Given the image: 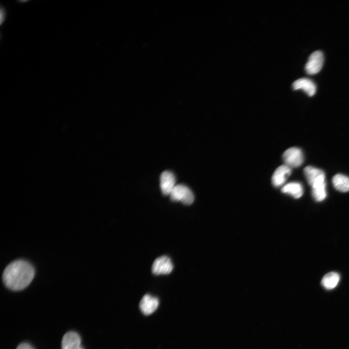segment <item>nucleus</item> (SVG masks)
Segmentation results:
<instances>
[{
	"mask_svg": "<svg viewBox=\"0 0 349 349\" xmlns=\"http://www.w3.org/2000/svg\"><path fill=\"white\" fill-rule=\"evenodd\" d=\"M35 274L33 266L28 261L17 260L10 263L4 270L2 280L9 289L19 291L26 288Z\"/></svg>",
	"mask_w": 349,
	"mask_h": 349,
	"instance_id": "nucleus-1",
	"label": "nucleus"
},
{
	"mask_svg": "<svg viewBox=\"0 0 349 349\" xmlns=\"http://www.w3.org/2000/svg\"><path fill=\"white\" fill-rule=\"evenodd\" d=\"M170 196L173 201L180 202L186 205H191L194 199L191 190L187 186L183 184L176 185Z\"/></svg>",
	"mask_w": 349,
	"mask_h": 349,
	"instance_id": "nucleus-2",
	"label": "nucleus"
},
{
	"mask_svg": "<svg viewBox=\"0 0 349 349\" xmlns=\"http://www.w3.org/2000/svg\"><path fill=\"white\" fill-rule=\"evenodd\" d=\"M283 158L286 165L290 168L299 167L303 161L302 151L301 149L295 147L286 150L283 153Z\"/></svg>",
	"mask_w": 349,
	"mask_h": 349,
	"instance_id": "nucleus-3",
	"label": "nucleus"
},
{
	"mask_svg": "<svg viewBox=\"0 0 349 349\" xmlns=\"http://www.w3.org/2000/svg\"><path fill=\"white\" fill-rule=\"evenodd\" d=\"M324 62L323 53L320 50L313 52L309 57L305 66L306 72L310 75L316 74L321 69Z\"/></svg>",
	"mask_w": 349,
	"mask_h": 349,
	"instance_id": "nucleus-4",
	"label": "nucleus"
},
{
	"mask_svg": "<svg viewBox=\"0 0 349 349\" xmlns=\"http://www.w3.org/2000/svg\"><path fill=\"white\" fill-rule=\"evenodd\" d=\"M173 269L171 259L163 255L156 259L152 266V271L155 275L168 274Z\"/></svg>",
	"mask_w": 349,
	"mask_h": 349,
	"instance_id": "nucleus-5",
	"label": "nucleus"
},
{
	"mask_svg": "<svg viewBox=\"0 0 349 349\" xmlns=\"http://www.w3.org/2000/svg\"><path fill=\"white\" fill-rule=\"evenodd\" d=\"M305 176L311 187L325 182V175L324 172L318 168L308 166L303 170Z\"/></svg>",
	"mask_w": 349,
	"mask_h": 349,
	"instance_id": "nucleus-6",
	"label": "nucleus"
},
{
	"mask_svg": "<svg viewBox=\"0 0 349 349\" xmlns=\"http://www.w3.org/2000/svg\"><path fill=\"white\" fill-rule=\"evenodd\" d=\"M159 304V299L150 294H145L140 302V308L145 315H149L154 313Z\"/></svg>",
	"mask_w": 349,
	"mask_h": 349,
	"instance_id": "nucleus-7",
	"label": "nucleus"
},
{
	"mask_svg": "<svg viewBox=\"0 0 349 349\" xmlns=\"http://www.w3.org/2000/svg\"><path fill=\"white\" fill-rule=\"evenodd\" d=\"M291 173V168L285 164L278 167L271 177L272 185L275 187L283 186Z\"/></svg>",
	"mask_w": 349,
	"mask_h": 349,
	"instance_id": "nucleus-8",
	"label": "nucleus"
},
{
	"mask_svg": "<svg viewBox=\"0 0 349 349\" xmlns=\"http://www.w3.org/2000/svg\"><path fill=\"white\" fill-rule=\"evenodd\" d=\"M175 185V176L171 172L165 171L161 173L160 187L163 194L170 195Z\"/></svg>",
	"mask_w": 349,
	"mask_h": 349,
	"instance_id": "nucleus-9",
	"label": "nucleus"
},
{
	"mask_svg": "<svg viewBox=\"0 0 349 349\" xmlns=\"http://www.w3.org/2000/svg\"><path fill=\"white\" fill-rule=\"evenodd\" d=\"M294 90H302L308 95L312 96L316 92V86L313 81L307 78H301L292 84Z\"/></svg>",
	"mask_w": 349,
	"mask_h": 349,
	"instance_id": "nucleus-10",
	"label": "nucleus"
},
{
	"mask_svg": "<svg viewBox=\"0 0 349 349\" xmlns=\"http://www.w3.org/2000/svg\"><path fill=\"white\" fill-rule=\"evenodd\" d=\"M81 347V339L76 332L66 333L62 340V349H77Z\"/></svg>",
	"mask_w": 349,
	"mask_h": 349,
	"instance_id": "nucleus-11",
	"label": "nucleus"
},
{
	"mask_svg": "<svg viewBox=\"0 0 349 349\" xmlns=\"http://www.w3.org/2000/svg\"><path fill=\"white\" fill-rule=\"evenodd\" d=\"M281 191L283 193L289 194L295 198H299L303 194V190L301 183L292 182L284 186Z\"/></svg>",
	"mask_w": 349,
	"mask_h": 349,
	"instance_id": "nucleus-12",
	"label": "nucleus"
},
{
	"mask_svg": "<svg viewBox=\"0 0 349 349\" xmlns=\"http://www.w3.org/2000/svg\"><path fill=\"white\" fill-rule=\"evenodd\" d=\"M332 182L334 187L341 192L349 191V177L342 174H336L333 176Z\"/></svg>",
	"mask_w": 349,
	"mask_h": 349,
	"instance_id": "nucleus-13",
	"label": "nucleus"
},
{
	"mask_svg": "<svg viewBox=\"0 0 349 349\" xmlns=\"http://www.w3.org/2000/svg\"><path fill=\"white\" fill-rule=\"evenodd\" d=\"M340 280L338 273L331 272L326 274L322 279L321 284L327 289H332L338 284Z\"/></svg>",
	"mask_w": 349,
	"mask_h": 349,
	"instance_id": "nucleus-14",
	"label": "nucleus"
},
{
	"mask_svg": "<svg viewBox=\"0 0 349 349\" xmlns=\"http://www.w3.org/2000/svg\"><path fill=\"white\" fill-rule=\"evenodd\" d=\"M326 182L312 187V194L314 199L317 202L323 201L326 197Z\"/></svg>",
	"mask_w": 349,
	"mask_h": 349,
	"instance_id": "nucleus-15",
	"label": "nucleus"
},
{
	"mask_svg": "<svg viewBox=\"0 0 349 349\" xmlns=\"http://www.w3.org/2000/svg\"><path fill=\"white\" fill-rule=\"evenodd\" d=\"M6 8L0 4V25L1 26L5 21L7 16Z\"/></svg>",
	"mask_w": 349,
	"mask_h": 349,
	"instance_id": "nucleus-16",
	"label": "nucleus"
},
{
	"mask_svg": "<svg viewBox=\"0 0 349 349\" xmlns=\"http://www.w3.org/2000/svg\"><path fill=\"white\" fill-rule=\"evenodd\" d=\"M16 349H34L32 347L27 343L20 344L16 348Z\"/></svg>",
	"mask_w": 349,
	"mask_h": 349,
	"instance_id": "nucleus-17",
	"label": "nucleus"
},
{
	"mask_svg": "<svg viewBox=\"0 0 349 349\" xmlns=\"http://www.w3.org/2000/svg\"><path fill=\"white\" fill-rule=\"evenodd\" d=\"M83 349L81 347L77 348V349Z\"/></svg>",
	"mask_w": 349,
	"mask_h": 349,
	"instance_id": "nucleus-18",
	"label": "nucleus"
}]
</instances>
